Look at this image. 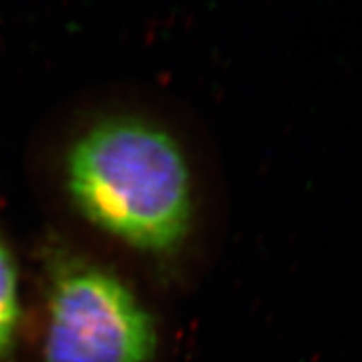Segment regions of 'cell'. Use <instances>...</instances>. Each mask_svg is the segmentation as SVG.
<instances>
[{
  "mask_svg": "<svg viewBox=\"0 0 362 362\" xmlns=\"http://www.w3.org/2000/svg\"><path fill=\"white\" fill-rule=\"evenodd\" d=\"M66 181L81 215L139 255L171 259L187 243L193 176L165 126L138 115L98 121L71 146Z\"/></svg>",
  "mask_w": 362,
  "mask_h": 362,
  "instance_id": "1",
  "label": "cell"
},
{
  "mask_svg": "<svg viewBox=\"0 0 362 362\" xmlns=\"http://www.w3.org/2000/svg\"><path fill=\"white\" fill-rule=\"evenodd\" d=\"M160 329L116 272L74 253L49 264L45 362H155Z\"/></svg>",
  "mask_w": 362,
  "mask_h": 362,
  "instance_id": "2",
  "label": "cell"
},
{
  "mask_svg": "<svg viewBox=\"0 0 362 362\" xmlns=\"http://www.w3.org/2000/svg\"><path fill=\"white\" fill-rule=\"evenodd\" d=\"M19 315L17 270L11 252L0 242V361L6 359L8 352L12 351Z\"/></svg>",
  "mask_w": 362,
  "mask_h": 362,
  "instance_id": "3",
  "label": "cell"
}]
</instances>
